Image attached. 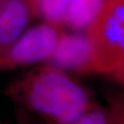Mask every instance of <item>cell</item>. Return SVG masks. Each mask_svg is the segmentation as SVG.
<instances>
[{
    "instance_id": "obj_1",
    "label": "cell",
    "mask_w": 124,
    "mask_h": 124,
    "mask_svg": "<svg viewBox=\"0 0 124 124\" xmlns=\"http://www.w3.org/2000/svg\"><path fill=\"white\" fill-rule=\"evenodd\" d=\"M10 95L51 124H68L96 107L83 85L51 64L37 68L10 87Z\"/></svg>"
},
{
    "instance_id": "obj_2",
    "label": "cell",
    "mask_w": 124,
    "mask_h": 124,
    "mask_svg": "<svg viewBox=\"0 0 124 124\" xmlns=\"http://www.w3.org/2000/svg\"><path fill=\"white\" fill-rule=\"evenodd\" d=\"M95 72L111 75L124 64V0H106L86 31Z\"/></svg>"
},
{
    "instance_id": "obj_3",
    "label": "cell",
    "mask_w": 124,
    "mask_h": 124,
    "mask_svg": "<svg viewBox=\"0 0 124 124\" xmlns=\"http://www.w3.org/2000/svg\"><path fill=\"white\" fill-rule=\"evenodd\" d=\"M62 32L61 26L47 21L25 31L0 57V70L48 61L56 49Z\"/></svg>"
},
{
    "instance_id": "obj_4",
    "label": "cell",
    "mask_w": 124,
    "mask_h": 124,
    "mask_svg": "<svg viewBox=\"0 0 124 124\" xmlns=\"http://www.w3.org/2000/svg\"><path fill=\"white\" fill-rule=\"evenodd\" d=\"M49 63L66 73L86 74L95 72L86 34L62 32Z\"/></svg>"
},
{
    "instance_id": "obj_5",
    "label": "cell",
    "mask_w": 124,
    "mask_h": 124,
    "mask_svg": "<svg viewBox=\"0 0 124 124\" xmlns=\"http://www.w3.org/2000/svg\"><path fill=\"white\" fill-rule=\"evenodd\" d=\"M32 16L27 0L0 1V57L24 33Z\"/></svg>"
},
{
    "instance_id": "obj_6",
    "label": "cell",
    "mask_w": 124,
    "mask_h": 124,
    "mask_svg": "<svg viewBox=\"0 0 124 124\" xmlns=\"http://www.w3.org/2000/svg\"><path fill=\"white\" fill-rule=\"evenodd\" d=\"M106 0H70L67 6L62 26L72 31H87Z\"/></svg>"
},
{
    "instance_id": "obj_7",
    "label": "cell",
    "mask_w": 124,
    "mask_h": 124,
    "mask_svg": "<svg viewBox=\"0 0 124 124\" xmlns=\"http://www.w3.org/2000/svg\"><path fill=\"white\" fill-rule=\"evenodd\" d=\"M27 2L33 15L41 17L47 22L62 27L70 0H27Z\"/></svg>"
},
{
    "instance_id": "obj_8",
    "label": "cell",
    "mask_w": 124,
    "mask_h": 124,
    "mask_svg": "<svg viewBox=\"0 0 124 124\" xmlns=\"http://www.w3.org/2000/svg\"><path fill=\"white\" fill-rule=\"evenodd\" d=\"M68 124H110V115L108 108L96 106Z\"/></svg>"
},
{
    "instance_id": "obj_9",
    "label": "cell",
    "mask_w": 124,
    "mask_h": 124,
    "mask_svg": "<svg viewBox=\"0 0 124 124\" xmlns=\"http://www.w3.org/2000/svg\"><path fill=\"white\" fill-rule=\"evenodd\" d=\"M110 124H124V93L116 94L111 98L108 107Z\"/></svg>"
},
{
    "instance_id": "obj_10",
    "label": "cell",
    "mask_w": 124,
    "mask_h": 124,
    "mask_svg": "<svg viewBox=\"0 0 124 124\" xmlns=\"http://www.w3.org/2000/svg\"><path fill=\"white\" fill-rule=\"evenodd\" d=\"M110 75L112 76L113 80L116 82V84L120 85L121 91L124 93V64L122 66H120L119 69H117L116 71L113 72Z\"/></svg>"
}]
</instances>
